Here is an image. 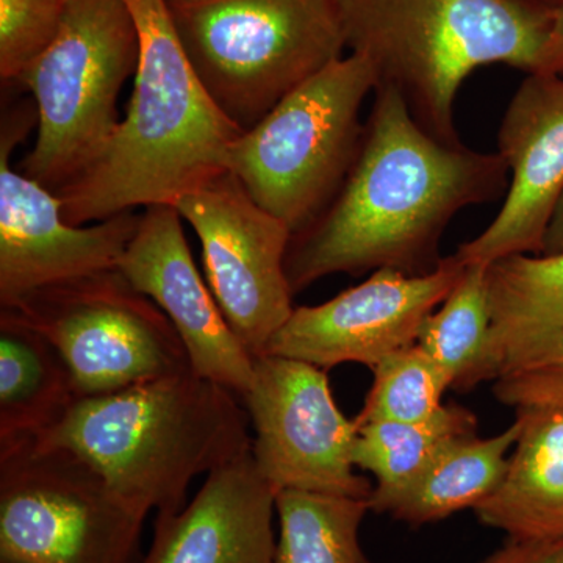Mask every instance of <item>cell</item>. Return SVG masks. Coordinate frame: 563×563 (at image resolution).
Masks as SVG:
<instances>
[{"mask_svg":"<svg viewBox=\"0 0 563 563\" xmlns=\"http://www.w3.org/2000/svg\"><path fill=\"white\" fill-rule=\"evenodd\" d=\"M374 92L342 190L291 236L285 272L292 295L331 274L432 273L443 261L440 240L455 214L506 188L509 168L498 152L443 143L415 121L395 88L377 85Z\"/></svg>","mask_w":563,"mask_h":563,"instance_id":"1","label":"cell"},{"mask_svg":"<svg viewBox=\"0 0 563 563\" xmlns=\"http://www.w3.org/2000/svg\"><path fill=\"white\" fill-rule=\"evenodd\" d=\"M124 2L140 36L133 95L101 157L57 192L63 218L74 225L174 206L229 172L233 143L244 132L203 87L166 0Z\"/></svg>","mask_w":563,"mask_h":563,"instance_id":"2","label":"cell"},{"mask_svg":"<svg viewBox=\"0 0 563 563\" xmlns=\"http://www.w3.org/2000/svg\"><path fill=\"white\" fill-rule=\"evenodd\" d=\"M229 388L177 374L79 398L32 442L80 455L141 512H180L195 477L251 453L250 417Z\"/></svg>","mask_w":563,"mask_h":563,"instance_id":"3","label":"cell"},{"mask_svg":"<svg viewBox=\"0 0 563 563\" xmlns=\"http://www.w3.org/2000/svg\"><path fill=\"white\" fill-rule=\"evenodd\" d=\"M346 47L368 58L437 140L462 144L454 102L487 65L537 73L551 11L526 0H339ZM376 85V87H377Z\"/></svg>","mask_w":563,"mask_h":563,"instance_id":"4","label":"cell"},{"mask_svg":"<svg viewBox=\"0 0 563 563\" xmlns=\"http://www.w3.org/2000/svg\"><path fill=\"white\" fill-rule=\"evenodd\" d=\"M192 68L243 131L343 57L339 0H166Z\"/></svg>","mask_w":563,"mask_h":563,"instance_id":"5","label":"cell"},{"mask_svg":"<svg viewBox=\"0 0 563 563\" xmlns=\"http://www.w3.org/2000/svg\"><path fill=\"white\" fill-rule=\"evenodd\" d=\"M376 85L372 62L351 52L285 96L233 143L229 172L292 235L342 190L365 131L362 106Z\"/></svg>","mask_w":563,"mask_h":563,"instance_id":"6","label":"cell"},{"mask_svg":"<svg viewBox=\"0 0 563 563\" xmlns=\"http://www.w3.org/2000/svg\"><path fill=\"white\" fill-rule=\"evenodd\" d=\"M124 0H69L57 38L16 85L35 101L38 139L22 173L57 195L91 168L117 131L118 96L139 68Z\"/></svg>","mask_w":563,"mask_h":563,"instance_id":"7","label":"cell"},{"mask_svg":"<svg viewBox=\"0 0 563 563\" xmlns=\"http://www.w3.org/2000/svg\"><path fill=\"white\" fill-rule=\"evenodd\" d=\"M146 517L68 450L0 451V563H132Z\"/></svg>","mask_w":563,"mask_h":563,"instance_id":"8","label":"cell"},{"mask_svg":"<svg viewBox=\"0 0 563 563\" xmlns=\"http://www.w3.org/2000/svg\"><path fill=\"white\" fill-rule=\"evenodd\" d=\"M11 309L57 347L79 398L192 372L173 322L118 269L41 288Z\"/></svg>","mask_w":563,"mask_h":563,"instance_id":"9","label":"cell"},{"mask_svg":"<svg viewBox=\"0 0 563 563\" xmlns=\"http://www.w3.org/2000/svg\"><path fill=\"white\" fill-rule=\"evenodd\" d=\"M252 428L255 468L276 493L302 490L369 499L354 472L358 428L333 398L328 372L312 363L263 354L242 396Z\"/></svg>","mask_w":563,"mask_h":563,"instance_id":"10","label":"cell"},{"mask_svg":"<svg viewBox=\"0 0 563 563\" xmlns=\"http://www.w3.org/2000/svg\"><path fill=\"white\" fill-rule=\"evenodd\" d=\"M198 233L218 306L240 342L258 357L291 317L285 258L292 233L225 172L174 203Z\"/></svg>","mask_w":563,"mask_h":563,"instance_id":"11","label":"cell"},{"mask_svg":"<svg viewBox=\"0 0 563 563\" xmlns=\"http://www.w3.org/2000/svg\"><path fill=\"white\" fill-rule=\"evenodd\" d=\"M31 118L2 124L0 139V306L11 309L41 288L111 272L139 228L133 211L92 225H74L63 218L54 191L14 172L10 155Z\"/></svg>","mask_w":563,"mask_h":563,"instance_id":"12","label":"cell"},{"mask_svg":"<svg viewBox=\"0 0 563 563\" xmlns=\"http://www.w3.org/2000/svg\"><path fill=\"white\" fill-rule=\"evenodd\" d=\"M465 265L454 255L424 276L377 269L320 306L295 307L265 354L328 369L343 363L374 368L418 342L429 314L446 299Z\"/></svg>","mask_w":563,"mask_h":563,"instance_id":"13","label":"cell"},{"mask_svg":"<svg viewBox=\"0 0 563 563\" xmlns=\"http://www.w3.org/2000/svg\"><path fill=\"white\" fill-rule=\"evenodd\" d=\"M498 154L512 173L509 192L492 224L455 252L463 265L543 254L563 195V76L525 77L504 113Z\"/></svg>","mask_w":563,"mask_h":563,"instance_id":"14","label":"cell"},{"mask_svg":"<svg viewBox=\"0 0 563 563\" xmlns=\"http://www.w3.org/2000/svg\"><path fill=\"white\" fill-rule=\"evenodd\" d=\"M117 269L173 322L192 373L242 398L254 377L255 357L232 331L196 268L176 207L144 209Z\"/></svg>","mask_w":563,"mask_h":563,"instance_id":"15","label":"cell"},{"mask_svg":"<svg viewBox=\"0 0 563 563\" xmlns=\"http://www.w3.org/2000/svg\"><path fill=\"white\" fill-rule=\"evenodd\" d=\"M276 495L251 453L222 466L180 512L157 517L143 563H274Z\"/></svg>","mask_w":563,"mask_h":563,"instance_id":"16","label":"cell"},{"mask_svg":"<svg viewBox=\"0 0 563 563\" xmlns=\"http://www.w3.org/2000/svg\"><path fill=\"white\" fill-rule=\"evenodd\" d=\"M490 380L550 358L563 343V252L488 263Z\"/></svg>","mask_w":563,"mask_h":563,"instance_id":"17","label":"cell"},{"mask_svg":"<svg viewBox=\"0 0 563 563\" xmlns=\"http://www.w3.org/2000/svg\"><path fill=\"white\" fill-rule=\"evenodd\" d=\"M520 435L501 484L474 509L509 539L563 537V406L517 409Z\"/></svg>","mask_w":563,"mask_h":563,"instance_id":"18","label":"cell"},{"mask_svg":"<svg viewBox=\"0 0 563 563\" xmlns=\"http://www.w3.org/2000/svg\"><path fill=\"white\" fill-rule=\"evenodd\" d=\"M79 399L60 352L18 310L0 312V451L49 431Z\"/></svg>","mask_w":563,"mask_h":563,"instance_id":"19","label":"cell"},{"mask_svg":"<svg viewBox=\"0 0 563 563\" xmlns=\"http://www.w3.org/2000/svg\"><path fill=\"white\" fill-rule=\"evenodd\" d=\"M357 428L354 465L376 477L369 509L387 514L448 446L476 433L477 420L472 410L444 404L429 420L366 422Z\"/></svg>","mask_w":563,"mask_h":563,"instance_id":"20","label":"cell"},{"mask_svg":"<svg viewBox=\"0 0 563 563\" xmlns=\"http://www.w3.org/2000/svg\"><path fill=\"white\" fill-rule=\"evenodd\" d=\"M515 420L498 435L479 439L476 433L448 446L402 496L388 515L410 526L444 520L455 512L476 509L501 484L509 459L520 435Z\"/></svg>","mask_w":563,"mask_h":563,"instance_id":"21","label":"cell"},{"mask_svg":"<svg viewBox=\"0 0 563 563\" xmlns=\"http://www.w3.org/2000/svg\"><path fill=\"white\" fill-rule=\"evenodd\" d=\"M485 272L487 265H465L461 279L429 314L418 335L417 343L439 363L457 391L490 380L492 320Z\"/></svg>","mask_w":563,"mask_h":563,"instance_id":"22","label":"cell"},{"mask_svg":"<svg viewBox=\"0 0 563 563\" xmlns=\"http://www.w3.org/2000/svg\"><path fill=\"white\" fill-rule=\"evenodd\" d=\"M368 510V499L302 490L277 493L280 536L274 563H372L358 539Z\"/></svg>","mask_w":563,"mask_h":563,"instance_id":"23","label":"cell"},{"mask_svg":"<svg viewBox=\"0 0 563 563\" xmlns=\"http://www.w3.org/2000/svg\"><path fill=\"white\" fill-rule=\"evenodd\" d=\"M374 380L355 424L366 422H417L442 410L444 393L451 390L446 373L420 344L393 352L373 368Z\"/></svg>","mask_w":563,"mask_h":563,"instance_id":"24","label":"cell"},{"mask_svg":"<svg viewBox=\"0 0 563 563\" xmlns=\"http://www.w3.org/2000/svg\"><path fill=\"white\" fill-rule=\"evenodd\" d=\"M69 0H0V79L18 84L65 21Z\"/></svg>","mask_w":563,"mask_h":563,"instance_id":"25","label":"cell"},{"mask_svg":"<svg viewBox=\"0 0 563 563\" xmlns=\"http://www.w3.org/2000/svg\"><path fill=\"white\" fill-rule=\"evenodd\" d=\"M493 393L515 409L563 406V343L547 361L496 379Z\"/></svg>","mask_w":563,"mask_h":563,"instance_id":"26","label":"cell"},{"mask_svg":"<svg viewBox=\"0 0 563 563\" xmlns=\"http://www.w3.org/2000/svg\"><path fill=\"white\" fill-rule=\"evenodd\" d=\"M481 563H563V537L548 540L509 539Z\"/></svg>","mask_w":563,"mask_h":563,"instance_id":"27","label":"cell"},{"mask_svg":"<svg viewBox=\"0 0 563 563\" xmlns=\"http://www.w3.org/2000/svg\"><path fill=\"white\" fill-rule=\"evenodd\" d=\"M537 73L563 76V3L551 11V31Z\"/></svg>","mask_w":563,"mask_h":563,"instance_id":"28","label":"cell"},{"mask_svg":"<svg viewBox=\"0 0 563 563\" xmlns=\"http://www.w3.org/2000/svg\"><path fill=\"white\" fill-rule=\"evenodd\" d=\"M563 252V195L553 214L547 235H544L543 254Z\"/></svg>","mask_w":563,"mask_h":563,"instance_id":"29","label":"cell"},{"mask_svg":"<svg viewBox=\"0 0 563 563\" xmlns=\"http://www.w3.org/2000/svg\"><path fill=\"white\" fill-rule=\"evenodd\" d=\"M526 2L533 3V5L543 7L547 10L558 9L559 5H562L563 0H526Z\"/></svg>","mask_w":563,"mask_h":563,"instance_id":"30","label":"cell"}]
</instances>
